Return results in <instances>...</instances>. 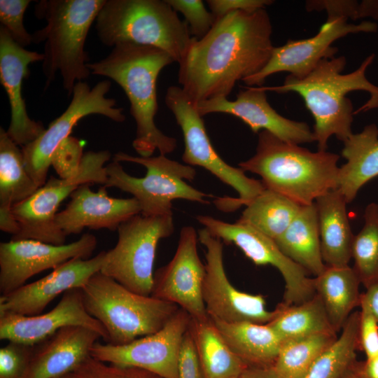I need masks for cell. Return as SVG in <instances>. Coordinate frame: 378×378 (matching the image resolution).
<instances>
[{
    "mask_svg": "<svg viewBox=\"0 0 378 378\" xmlns=\"http://www.w3.org/2000/svg\"><path fill=\"white\" fill-rule=\"evenodd\" d=\"M266 92L260 86H246L234 101L220 97L200 102L196 108L202 117L213 113H227L239 118L254 133L266 130L288 143L300 145L315 141L309 125L278 113L267 102Z\"/></svg>",
    "mask_w": 378,
    "mask_h": 378,
    "instance_id": "d6986e66",
    "label": "cell"
},
{
    "mask_svg": "<svg viewBox=\"0 0 378 378\" xmlns=\"http://www.w3.org/2000/svg\"><path fill=\"white\" fill-rule=\"evenodd\" d=\"M198 240L206 248L202 298L209 316L227 323H270L276 311L266 309L264 296L240 291L229 281L224 267L222 241L205 228L198 231Z\"/></svg>",
    "mask_w": 378,
    "mask_h": 378,
    "instance_id": "5bb4252c",
    "label": "cell"
},
{
    "mask_svg": "<svg viewBox=\"0 0 378 378\" xmlns=\"http://www.w3.org/2000/svg\"><path fill=\"white\" fill-rule=\"evenodd\" d=\"M360 307L358 349L370 358L378 355V321L366 305L360 303Z\"/></svg>",
    "mask_w": 378,
    "mask_h": 378,
    "instance_id": "7bdbcfd3",
    "label": "cell"
},
{
    "mask_svg": "<svg viewBox=\"0 0 378 378\" xmlns=\"http://www.w3.org/2000/svg\"><path fill=\"white\" fill-rule=\"evenodd\" d=\"M340 378H360L352 370V367L346 371Z\"/></svg>",
    "mask_w": 378,
    "mask_h": 378,
    "instance_id": "681fc988",
    "label": "cell"
},
{
    "mask_svg": "<svg viewBox=\"0 0 378 378\" xmlns=\"http://www.w3.org/2000/svg\"><path fill=\"white\" fill-rule=\"evenodd\" d=\"M377 24L363 21L358 24L348 23L342 18H328L318 33L302 40H288L284 46L274 47L267 64L257 74L242 81L248 87L261 86L272 74L286 71L297 78L308 76L325 58H331L337 52L332 46L336 40L349 34L377 31Z\"/></svg>",
    "mask_w": 378,
    "mask_h": 378,
    "instance_id": "e0dca14e",
    "label": "cell"
},
{
    "mask_svg": "<svg viewBox=\"0 0 378 378\" xmlns=\"http://www.w3.org/2000/svg\"><path fill=\"white\" fill-rule=\"evenodd\" d=\"M363 218L364 225L354 237L351 258L353 268L367 289L378 283V204H369Z\"/></svg>",
    "mask_w": 378,
    "mask_h": 378,
    "instance_id": "d590c367",
    "label": "cell"
},
{
    "mask_svg": "<svg viewBox=\"0 0 378 378\" xmlns=\"http://www.w3.org/2000/svg\"><path fill=\"white\" fill-rule=\"evenodd\" d=\"M90 186H80L71 195L66 208L55 216L56 227L66 236L79 234L85 228L115 230L121 223L141 213L134 197H111L106 187L94 192Z\"/></svg>",
    "mask_w": 378,
    "mask_h": 378,
    "instance_id": "603a6c76",
    "label": "cell"
},
{
    "mask_svg": "<svg viewBox=\"0 0 378 378\" xmlns=\"http://www.w3.org/2000/svg\"><path fill=\"white\" fill-rule=\"evenodd\" d=\"M317 210L322 258L328 267L348 266L354 235L345 197L337 188L318 197Z\"/></svg>",
    "mask_w": 378,
    "mask_h": 378,
    "instance_id": "484cf974",
    "label": "cell"
},
{
    "mask_svg": "<svg viewBox=\"0 0 378 378\" xmlns=\"http://www.w3.org/2000/svg\"><path fill=\"white\" fill-rule=\"evenodd\" d=\"M115 246L106 251L100 272L136 293L151 295L158 242L174 230L173 214H136L120 224Z\"/></svg>",
    "mask_w": 378,
    "mask_h": 378,
    "instance_id": "30bf717a",
    "label": "cell"
},
{
    "mask_svg": "<svg viewBox=\"0 0 378 378\" xmlns=\"http://www.w3.org/2000/svg\"><path fill=\"white\" fill-rule=\"evenodd\" d=\"M173 62L159 48L122 43L115 45L105 58L87 64L92 74L111 78L127 95L136 128L132 146L139 156H152L156 150L166 155L176 148V139L164 134L155 123L157 79L162 69Z\"/></svg>",
    "mask_w": 378,
    "mask_h": 378,
    "instance_id": "3957f363",
    "label": "cell"
},
{
    "mask_svg": "<svg viewBox=\"0 0 378 378\" xmlns=\"http://www.w3.org/2000/svg\"><path fill=\"white\" fill-rule=\"evenodd\" d=\"M352 370L360 378H378V355L363 361L356 360Z\"/></svg>",
    "mask_w": 378,
    "mask_h": 378,
    "instance_id": "bcb514c9",
    "label": "cell"
},
{
    "mask_svg": "<svg viewBox=\"0 0 378 378\" xmlns=\"http://www.w3.org/2000/svg\"><path fill=\"white\" fill-rule=\"evenodd\" d=\"M29 0H1L0 21L13 40L24 47L33 43L32 34L27 32L23 23L24 14Z\"/></svg>",
    "mask_w": 378,
    "mask_h": 378,
    "instance_id": "ab89813d",
    "label": "cell"
},
{
    "mask_svg": "<svg viewBox=\"0 0 378 378\" xmlns=\"http://www.w3.org/2000/svg\"><path fill=\"white\" fill-rule=\"evenodd\" d=\"M232 352L246 365L272 367L284 341L267 324L210 318Z\"/></svg>",
    "mask_w": 378,
    "mask_h": 378,
    "instance_id": "83f0119b",
    "label": "cell"
},
{
    "mask_svg": "<svg viewBox=\"0 0 378 378\" xmlns=\"http://www.w3.org/2000/svg\"><path fill=\"white\" fill-rule=\"evenodd\" d=\"M306 8L311 10H326L328 18H342L348 20L371 18L378 20V0H365L359 3L349 0L308 1Z\"/></svg>",
    "mask_w": 378,
    "mask_h": 378,
    "instance_id": "74e56055",
    "label": "cell"
},
{
    "mask_svg": "<svg viewBox=\"0 0 378 378\" xmlns=\"http://www.w3.org/2000/svg\"><path fill=\"white\" fill-rule=\"evenodd\" d=\"M337 338V333H322L284 341L272 368L280 378H303Z\"/></svg>",
    "mask_w": 378,
    "mask_h": 378,
    "instance_id": "e575fe53",
    "label": "cell"
},
{
    "mask_svg": "<svg viewBox=\"0 0 378 378\" xmlns=\"http://www.w3.org/2000/svg\"><path fill=\"white\" fill-rule=\"evenodd\" d=\"M95 28L107 46L122 43L164 50L180 64L193 39L186 21L166 0H106Z\"/></svg>",
    "mask_w": 378,
    "mask_h": 378,
    "instance_id": "8992f818",
    "label": "cell"
},
{
    "mask_svg": "<svg viewBox=\"0 0 378 378\" xmlns=\"http://www.w3.org/2000/svg\"><path fill=\"white\" fill-rule=\"evenodd\" d=\"M238 378H280L272 367L247 366Z\"/></svg>",
    "mask_w": 378,
    "mask_h": 378,
    "instance_id": "c3c4849f",
    "label": "cell"
},
{
    "mask_svg": "<svg viewBox=\"0 0 378 378\" xmlns=\"http://www.w3.org/2000/svg\"><path fill=\"white\" fill-rule=\"evenodd\" d=\"M102 337L83 326H65L33 346L24 378H58L75 369Z\"/></svg>",
    "mask_w": 378,
    "mask_h": 378,
    "instance_id": "cb8c5ba5",
    "label": "cell"
},
{
    "mask_svg": "<svg viewBox=\"0 0 378 378\" xmlns=\"http://www.w3.org/2000/svg\"><path fill=\"white\" fill-rule=\"evenodd\" d=\"M58 378H162L146 370L108 363L90 356L71 372Z\"/></svg>",
    "mask_w": 378,
    "mask_h": 378,
    "instance_id": "8d00e7d4",
    "label": "cell"
},
{
    "mask_svg": "<svg viewBox=\"0 0 378 378\" xmlns=\"http://www.w3.org/2000/svg\"><path fill=\"white\" fill-rule=\"evenodd\" d=\"M367 306L378 321V283L366 289L361 293L360 304Z\"/></svg>",
    "mask_w": 378,
    "mask_h": 378,
    "instance_id": "7dc6e473",
    "label": "cell"
},
{
    "mask_svg": "<svg viewBox=\"0 0 378 378\" xmlns=\"http://www.w3.org/2000/svg\"><path fill=\"white\" fill-rule=\"evenodd\" d=\"M272 27L265 8L237 10L216 20L200 38L193 36L179 64L181 88L196 106L227 97L239 80L259 72L270 60L274 46Z\"/></svg>",
    "mask_w": 378,
    "mask_h": 378,
    "instance_id": "6da1fadb",
    "label": "cell"
},
{
    "mask_svg": "<svg viewBox=\"0 0 378 378\" xmlns=\"http://www.w3.org/2000/svg\"><path fill=\"white\" fill-rule=\"evenodd\" d=\"M197 241L198 232L192 226L181 228L172 259L154 272L151 296L176 304L193 319L204 321L209 317L202 298L206 270L198 255Z\"/></svg>",
    "mask_w": 378,
    "mask_h": 378,
    "instance_id": "2e32d148",
    "label": "cell"
},
{
    "mask_svg": "<svg viewBox=\"0 0 378 378\" xmlns=\"http://www.w3.org/2000/svg\"><path fill=\"white\" fill-rule=\"evenodd\" d=\"M211 13L218 20L226 14L243 10L254 12L272 4L270 0H208L206 1Z\"/></svg>",
    "mask_w": 378,
    "mask_h": 378,
    "instance_id": "f6af8a7d",
    "label": "cell"
},
{
    "mask_svg": "<svg viewBox=\"0 0 378 378\" xmlns=\"http://www.w3.org/2000/svg\"><path fill=\"white\" fill-rule=\"evenodd\" d=\"M97 244L91 234L67 244L54 245L34 239L11 240L0 244V292L8 294L31 276L55 269L73 259L90 258Z\"/></svg>",
    "mask_w": 378,
    "mask_h": 378,
    "instance_id": "ac0fdd59",
    "label": "cell"
},
{
    "mask_svg": "<svg viewBox=\"0 0 378 378\" xmlns=\"http://www.w3.org/2000/svg\"><path fill=\"white\" fill-rule=\"evenodd\" d=\"M314 279L316 293L321 298L334 330L342 329L352 311L360 307V281L353 267H328Z\"/></svg>",
    "mask_w": 378,
    "mask_h": 378,
    "instance_id": "f546056e",
    "label": "cell"
},
{
    "mask_svg": "<svg viewBox=\"0 0 378 378\" xmlns=\"http://www.w3.org/2000/svg\"><path fill=\"white\" fill-rule=\"evenodd\" d=\"M106 0H44L35 7V14L46 25L32 34L34 43L44 42L42 71L46 88L59 73L68 94L76 83L91 74L84 50L90 28Z\"/></svg>",
    "mask_w": 378,
    "mask_h": 378,
    "instance_id": "5b68a950",
    "label": "cell"
},
{
    "mask_svg": "<svg viewBox=\"0 0 378 378\" xmlns=\"http://www.w3.org/2000/svg\"><path fill=\"white\" fill-rule=\"evenodd\" d=\"M164 102L182 131L185 144L183 161L190 166L206 169L239 194L238 198L225 197L215 200L218 209L234 211L246 206L265 188L261 181L248 177L239 167L231 166L220 157L207 134L202 117L181 87H169Z\"/></svg>",
    "mask_w": 378,
    "mask_h": 378,
    "instance_id": "9c48e42d",
    "label": "cell"
},
{
    "mask_svg": "<svg viewBox=\"0 0 378 378\" xmlns=\"http://www.w3.org/2000/svg\"><path fill=\"white\" fill-rule=\"evenodd\" d=\"M196 219L212 236L234 244L256 265L276 268L285 282L282 304H300L316 294L309 274L284 254L272 238L237 220L230 223L203 215L197 216Z\"/></svg>",
    "mask_w": 378,
    "mask_h": 378,
    "instance_id": "4fadbf2b",
    "label": "cell"
},
{
    "mask_svg": "<svg viewBox=\"0 0 378 378\" xmlns=\"http://www.w3.org/2000/svg\"><path fill=\"white\" fill-rule=\"evenodd\" d=\"M82 142L71 136L64 139L55 149L51 166L59 178H67L79 170L84 153Z\"/></svg>",
    "mask_w": 378,
    "mask_h": 378,
    "instance_id": "60d3db41",
    "label": "cell"
},
{
    "mask_svg": "<svg viewBox=\"0 0 378 378\" xmlns=\"http://www.w3.org/2000/svg\"><path fill=\"white\" fill-rule=\"evenodd\" d=\"M105 253L106 251H102L88 259H71L44 277L1 295L0 312L25 316L41 314L59 294L71 289L82 288L95 273L101 270Z\"/></svg>",
    "mask_w": 378,
    "mask_h": 378,
    "instance_id": "44dd1931",
    "label": "cell"
},
{
    "mask_svg": "<svg viewBox=\"0 0 378 378\" xmlns=\"http://www.w3.org/2000/svg\"><path fill=\"white\" fill-rule=\"evenodd\" d=\"M39 187L27 172L22 149L0 127V229L15 235L19 230L12 209Z\"/></svg>",
    "mask_w": 378,
    "mask_h": 378,
    "instance_id": "d4e9b609",
    "label": "cell"
},
{
    "mask_svg": "<svg viewBox=\"0 0 378 378\" xmlns=\"http://www.w3.org/2000/svg\"><path fill=\"white\" fill-rule=\"evenodd\" d=\"M43 60V54L17 43L5 27H0V83L8 95L11 118L7 134L18 146H27L46 130L31 119L22 94V80L29 75V64Z\"/></svg>",
    "mask_w": 378,
    "mask_h": 378,
    "instance_id": "7402d4cb",
    "label": "cell"
},
{
    "mask_svg": "<svg viewBox=\"0 0 378 378\" xmlns=\"http://www.w3.org/2000/svg\"><path fill=\"white\" fill-rule=\"evenodd\" d=\"M274 241L284 254L309 274L316 276L326 269L314 202L302 206L290 225Z\"/></svg>",
    "mask_w": 378,
    "mask_h": 378,
    "instance_id": "f1b7e54d",
    "label": "cell"
},
{
    "mask_svg": "<svg viewBox=\"0 0 378 378\" xmlns=\"http://www.w3.org/2000/svg\"><path fill=\"white\" fill-rule=\"evenodd\" d=\"M88 313L107 332L106 343L124 345L160 330L179 307L132 292L100 271L81 288Z\"/></svg>",
    "mask_w": 378,
    "mask_h": 378,
    "instance_id": "ba28073f",
    "label": "cell"
},
{
    "mask_svg": "<svg viewBox=\"0 0 378 378\" xmlns=\"http://www.w3.org/2000/svg\"><path fill=\"white\" fill-rule=\"evenodd\" d=\"M106 169L107 181L104 186L132 194L144 216L173 214L174 200L208 204L206 197L211 196L186 182L195 178L193 167L164 155L141 157L118 152Z\"/></svg>",
    "mask_w": 378,
    "mask_h": 378,
    "instance_id": "52a82bcc",
    "label": "cell"
},
{
    "mask_svg": "<svg viewBox=\"0 0 378 378\" xmlns=\"http://www.w3.org/2000/svg\"><path fill=\"white\" fill-rule=\"evenodd\" d=\"M111 158L108 150L85 153L78 172L67 178L51 176L26 200L13 206V216L18 232L11 240L34 239L62 245L66 235L55 224L61 203L81 185L102 184L107 181L105 163Z\"/></svg>",
    "mask_w": 378,
    "mask_h": 378,
    "instance_id": "8fae6325",
    "label": "cell"
},
{
    "mask_svg": "<svg viewBox=\"0 0 378 378\" xmlns=\"http://www.w3.org/2000/svg\"><path fill=\"white\" fill-rule=\"evenodd\" d=\"M374 57V53L370 55L347 74H341L346 63L344 56L325 58L303 78L289 75L281 85L260 88L266 92L299 94L315 120L318 150L326 151L330 136L344 142L353 134L354 115L378 108V86L365 76Z\"/></svg>",
    "mask_w": 378,
    "mask_h": 378,
    "instance_id": "7a4b0ae2",
    "label": "cell"
},
{
    "mask_svg": "<svg viewBox=\"0 0 378 378\" xmlns=\"http://www.w3.org/2000/svg\"><path fill=\"white\" fill-rule=\"evenodd\" d=\"M189 330L202 378H238L247 367L226 344L210 317L204 321L191 318Z\"/></svg>",
    "mask_w": 378,
    "mask_h": 378,
    "instance_id": "4dcf8cb0",
    "label": "cell"
},
{
    "mask_svg": "<svg viewBox=\"0 0 378 378\" xmlns=\"http://www.w3.org/2000/svg\"><path fill=\"white\" fill-rule=\"evenodd\" d=\"M190 320V316L179 308L155 333L124 345L97 341L90 356L108 363L141 368L162 378H178L179 351Z\"/></svg>",
    "mask_w": 378,
    "mask_h": 378,
    "instance_id": "9a60e30c",
    "label": "cell"
},
{
    "mask_svg": "<svg viewBox=\"0 0 378 378\" xmlns=\"http://www.w3.org/2000/svg\"><path fill=\"white\" fill-rule=\"evenodd\" d=\"M275 311L274 318L267 324L284 342L322 333H337L316 293L300 304L285 305L281 302Z\"/></svg>",
    "mask_w": 378,
    "mask_h": 378,
    "instance_id": "1f68e13d",
    "label": "cell"
},
{
    "mask_svg": "<svg viewBox=\"0 0 378 378\" xmlns=\"http://www.w3.org/2000/svg\"><path fill=\"white\" fill-rule=\"evenodd\" d=\"M176 11L184 16L191 34L202 38L212 28L216 21L211 12H209L201 0H166Z\"/></svg>",
    "mask_w": 378,
    "mask_h": 378,
    "instance_id": "f35d334b",
    "label": "cell"
},
{
    "mask_svg": "<svg viewBox=\"0 0 378 378\" xmlns=\"http://www.w3.org/2000/svg\"><path fill=\"white\" fill-rule=\"evenodd\" d=\"M343 143L342 156L346 162L339 168L337 189L349 203L362 186L378 176V127L368 125Z\"/></svg>",
    "mask_w": 378,
    "mask_h": 378,
    "instance_id": "4316f807",
    "label": "cell"
},
{
    "mask_svg": "<svg viewBox=\"0 0 378 378\" xmlns=\"http://www.w3.org/2000/svg\"><path fill=\"white\" fill-rule=\"evenodd\" d=\"M360 312H353L341 335L315 360L303 378H340L357 360Z\"/></svg>",
    "mask_w": 378,
    "mask_h": 378,
    "instance_id": "836d02e7",
    "label": "cell"
},
{
    "mask_svg": "<svg viewBox=\"0 0 378 378\" xmlns=\"http://www.w3.org/2000/svg\"><path fill=\"white\" fill-rule=\"evenodd\" d=\"M339 159L337 154L312 152L262 130L255 153L239 167L260 176L265 188L304 206L337 188Z\"/></svg>",
    "mask_w": 378,
    "mask_h": 378,
    "instance_id": "277c9868",
    "label": "cell"
},
{
    "mask_svg": "<svg viewBox=\"0 0 378 378\" xmlns=\"http://www.w3.org/2000/svg\"><path fill=\"white\" fill-rule=\"evenodd\" d=\"M79 326L98 332L106 342L107 332L85 309L81 288L66 291L50 312L34 316L0 312V339L34 346L60 328Z\"/></svg>",
    "mask_w": 378,
    "mask_h": 378,
    "instance_id": "ffe728a7",
    "label": "cell"
},
{
    "mask_svg": "<svg viewBox=\"0 0 378 378\" xmlns=\"http://www.w3.org/2000/svg\"><path fill=\"white\" fill-rule=\"evenodd\" d=\"M33 346L15 342L0 349V378H24Z\"/></svg>",
    "mask_w": 378,
    "mask_h": 378,
    "instance_id": "b9f144b4",
    "label": "cell"
},
{
    "mask_svg": "<svg viewBox=\"0 0 378 378\" xmlns=\"http://www.w3.org/2000/svg\"><path fill=\"white\" fill-rule=\"evenodd\" d=\"M111 85L108 80L97 83L92 88L85 82L76 83L66 109L36 139L22 147L26 169L38 187L47 181L54 151L70 136L81 118L99 114L117 122L125 120L123 109L115 106L116 101L106 97Z\"/></svg>",
    "mask_w": 378,
    "mask_h": 378,
    "instance_id": "7c38bea8",
    "label": "cell"
},
{
    "mask_svg": "<svg viewBox=\"0 0 378 378\" xmlns=\"http://www.w3.org/2000/svg\"><path fill=\"white\" fill-rule=\"evenodd\" d=\"M178 378H202L195 342L189 328L184 335L179 351Z\"/></svg>",
    "mask_w": 378,
    "mask_h": 378,
    "instance_id": "ee69618b",
    "label": "cell"
},
{
    "mask_svg": "<svg viewBox=\"0 0 378 378\" xmlns=\"http://www.w3.org/2000/svg\"><path fill=\"white\" fill-rule=\"evenodd\" d=\"M301 206L286 196L265 188L246 206L237 221L274 240L290 225Z\"/></svg>",
    "mask_w": 378,
    "mask_h": 378,
    "instance_id": "d6a6232c",
    "label": "cell"
}]
</instances>
